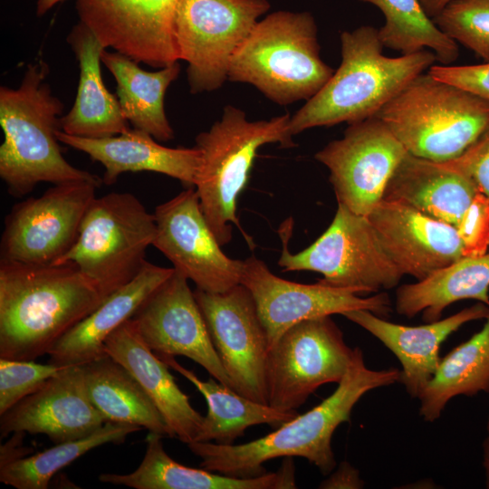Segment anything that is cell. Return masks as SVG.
<instances>
[{
    "label": "cell",
    "mask_w": 489,
    "mask_h": 489,
    "mask_svg": "<svg viewBox=\"0 0 489 489\" xmlns=\"http://www.w3.org/2000/svg\"><path fill=\"white\" fill-rule=\"evenodd\" d=\"M106 297L72 263L0 260V358L34 360Z\"/></svg>",
    "instance_id": "6da1fadb"
},
{
    "label": "cell",
    "mask_w": 489,
    "mask_h": 489,
    "mask_svg": "<svg viewBox=\"0 0 489 489\" xmlns=\"http://www.w3.org/2000/svg\"><path fill=\"white\" fill-rule=\"evenodd\" d=\"M395 368L374 370L366 367L362 350L354 349L352 362L335 391L319 405L281 425L258 439L222 445L195 441L187 444L201 458L199 467L235 477H254L266 473L263 464L278 457H303L323 475L337 463L331 447L336 428L350 421L357 402L369 391L400 382Z\"/></svg>",
    "instance_id": "7a4b0ae2"
},
{
    "label": "cell",
    "mask_w": 489,
    "mask_h": 489,
    "mask_svg": "<svg viewBox=\"0 0 489 489\" xmlns=\"http://www.w3.org/2000/svg\"><path fill=\"white\" fill-rule=\"evenodd\" d=\"M341 62L328 82L291 117L293 136L315 127L375 117L416 77L435 64L428 50L388 57L379 30L362 25L340 34Z\"/></svg>",
    "instance_id": "3957f363"
},
{
    "label": "cell",
    "mask_w": 489,
    "mask_h": 489,
    "mask_svg": "<svg viewBox=\"0 0 489 489\" xmlns=\"http://www.w3.org/2000/svg\"><path fill=\"white\" fill-rule=\"evenodd\" d=\"M48 72L45 62L31 63L18 88H0V177L14 197L26 196L43 182L102 183L96 175L73 167L62 153L56 132L63 103L53 95Z\"/></svg>",
    "instance_id": "277c9868"
},
{
    "label": "cell",
    "mask_w": 489,
    "mask_h": 489,
    "mask_svg": "<svg viewBox=\"0 0 489 489\" xmlns=\"http://www.w3.org/2000/svg\"><path fill=\"white\" fill-rule=\"evenodd\" d=\"M320 50L310 13L277 11L257 22L235 53L227 80L251 84L282 106L308 101L335 72Z\"/></svg>",
    "instance_id": "5b68a950"
},
{
    "label": "cell",
    "mask_w": 489,
    "mask_h": 489,
    "mask_svg": "<svg viewBox=\"0 0 489 489\" xmlns=\"http://www.w3.org/2000/svg\"><path fill=\"white\" fill-rule=\"evenodd\" d=\"M290 120V114H283L268 120L249 121L244 111L227 105L222 118L197 136L201 163L195 188L206 222L222 246L231 241L235 225L254 248L252 237L243 231L237 217L238 197L260 147L269 143L294 146Z\"/></svg>",
    "instance_id": "8992f818"
},
{
    "label": "cell",
    "mask_w": 489,
    "mask_h": 489,
    "mask_svg": "<svg viewBox=\"0 0 489 489\" xmlns=\"http://www.w3.org/2000/svg\"><path fill=\"white\" fill-rule=\"evenodd\" d=\"M406 150L435 162L459 157L489 125V100L421 73L377 115Z\"/></svg>",
    "instance_id": "52a82bcc"
},
{
    "label": "cell",
    "mask_w": 489,
    "mask_h": 489,
    "mask_svg": "<svg viewBox=\"0 0 489 489\" xmlns=\"http://www.w3.org/2000/svg\"><path fill=\"white\" fill-rule=\"evenodd\" d=\"M155 233L154 214L136 196L110 192L93 199L75 243L54 264H73L107 298L139 273Z\"/></svg>",
    "instance_id": "ba28073f"
},
{
    "label": "cell",
    "mask_w": 489,
    "mask_h": 489,
    "mask_svg": "<svg viewBox=\"0 0 489 489\" xmlns=\"http://www.w3.org/2000/svg\"><path fill=\"white\" fill-rule=\"evenodd\" d=\"M283 249L278 265L284 272L320 273V283L361 292L396 287L404 275L381 244L367 216L338 203L329 227L310 246L292 254L288 248L292 221L279 229Z\"/></svg>",
    "instance_id": "9c48e42d"
},
{
    "label": "cell",
    "mask_w": 489,
    "mask_h": 489,
    "mask_svg": "<svg viewBox=\"0 0 489 489\" xmlns=\"http://www.w3.org/2000/svg\"><path fill=\"white\" fill-rule=\"evenodd\" d=\"M269 8L267 0L179 1L175 41L178 60L188 64L191 93L224 84L232 57Z\"/></svg>",
    "instance_id": "30bf717a"
},
{
    "label": "cell",
    "mask_w": 489,
    "mask_h": 489,
    "mask_svg": "<svg viewBox=\"0 0 489 489\" xmlns=\"http://www.w3.org/2000/svg\"><path fill=\"white\" fill-rule=\"evenodd\" d=\"M354 355L331 316L298 322L268 350L265 384L268 405L296 411L321 386L339 383Z\"/></svg>",
    "instance_id": "8fae6325"
},
{
    "label": "cell",
    "mask_w": 489,
    "mask_h": 489,
    "mask_svg": "<svg viewBox=\"0 0 489 489\" xmlns=\"http://www.w3.org/2000/svg\"><path fill=\"white\" fill-rule=\"evenodd\" d=\"M98 187L89 181L55 184L38 197L16 203L5 219L1 260L56 263L75 243Z\"/></svg>",
    "instance_id": "7c38bea8"
},
{
    "label": "cell",
    "mask_w": 489,
    "mask_h": 489,
    "mask_svg": "<svg viewBox=\"0 0 489 489\" xmlns=\"http://www.w3.org/2000/svg\"><path fill=\"white\" fill-rule=\"evenodd\" d=\"M408 153L375 116L349 124L343 137L315 154L330 171L339 204L367 216L383 198L387 184Z\"/></svg>",
    "instance_id": "4fadbf2b"
},
{
    "label": "cell",
    "mask_w": 489,
    "mask_h": 489,
    "mask_svg": "<svg viewBox=\"0 0 489 489\" xmlns=\"http://www.w3.org/2000/svg\"><path fill=\"white\" fill-rule=\"evenodd\" d=\"M194 294L234 390L268 405V339L248 289L240 283L224 292L196 289Z\"/></svg>",
    "instance_id": "5bb4252c"
},
{
    "label": "cell",
    "mask_w": 489,
    "mask_h": 489,
    "mask_svg": "<svg viewBox=\"0 0 489 489\" xmlns=\"http://www.w3.org/2000/svg\"><path fill=\"white\" fill-rule=\"evenodd\" d=\"M152 245L197 289L224 292L240 284L244 260L228 257L211 230L195 187H187L154 211Z\"/></svg>",
    "instance_id": "9a60e30c"
},
{
    "label": "cell",
    "mask_w": 489,
    "mask_h": 489,
    "mask_svg": "<svg viewBox=\"0 0 489 489\" xmlns=\"http://www.w3.org/2000/svg\"><path fill=\"white\" fill-rule=\"evenodd\" d=\"M240 283L254 298L269 349L285 331L302 321L360 309L379 317H386L391 312L386 292L360 297L353 289L320 282L313 284L292 282L273 274L264 261L254 255L244 260Z\"/></svg>",
    "instance_id": "2e32d148"
},
{
    "label": "cell",
    "mask_w": 489,
    "mask_h": 489,
    "mask_svg": "<svg viewBox=\"0 0 489 489\" xmlns=\"http://www.w3.org/2000/svg\"><path fill=\"white\" fill-rule=\"evenodd\" d=\"M180 0H77L80 22L104 49L160 69L179 62L175 16Z\"/></svg>",
    "instance_id": "e0dca14e"
},
{
    "label": "cell",
    "mask_w": 489,
    "mask_h": 489,
    "mask_svg": "<svg viewBox=\"0 0 489 489\" xmlns=\"http://www.w3.org/2000/svg\"><path fill=\"white\" fill-rule=\"evenodd\" d=\"M131 319L145 343L157 356L187 357L234 390L188 279L181 273L175 270Z\"/></svg>",
    "instance_id": "ac0fdd59"
},
{
    "label": "cell",
    "mask_w": 489,
    "mask_h": 489,
    "mask_svg": "<svg viewBox=\"0 0 489 489\" xmlns=\"http://www.w3.org/2000/svg\"><path fill=\"white\" fill-rule=\"evenodd\" d=\"M89 398L82 365L69 366L1 416L0 434H42L59 444L87 436L105 423Z\"/></svg>",
    "instance_id": "d6986e66"
},
{
    "label": "cell",
    "mask_w": 489,
    "mask_h": 489,
    "mask_svg": "<svg viewBox=\"0 0 489 489\" xmlns=\"http://www.w3.org/2000/svg\"><path fill=\"white\" fill-rule=\"evenodd\" d=\"M367 217L402 273L417 281L464 257L454 225L411 206L382 198Z\"/></svg>",
    "instance_id": "ffe728a7"
},
{
    "label": "cell",
    "mask_w": 489,
    "mask_h": 489,
    "mask_svg": "<svg viewBox=\"0 0 489 489\" xmlns=\"http://www.w3.org/2000/svg\"><path fill=\"white\" fill-rule=\"evenodd\" d=\"M341 315L379 340L399 360L400 382L413 398H418L436 373L445 340L464 324L489 316V306L478 302L445 319L424 325L407 326L388 321L368 310Z\"/></svg>",
    "instance_id": "44dd1931"
},
{
    "label": "cell",
    "mask_w": 489,
    "mask_h": 489,
    "mask_svg": "<svg viewBox=\"0 0 489 489\" xmlns=\"http://www.w3.org/2000/svg\"><path fill=\"white\" fill-rule=\"evenodd\" d=\"M56 135L61 143L100 162L104 168L102 183L107 186L114 184L123 173L149 171L171 177L187 187H195L201 163V150L197 147H165L137 129L100 139L72 136L61 129Z\"/></svg>",
    "instance_id": "7402d4cb"
},
{
    "label": "cell",
    "mask_w": 489,
    "mask_h": 489,
    "mask_svg": "<svg viewBox=\"0 0 489 489\" xmlns=\"http://www.w3.org/2000/svg\"><path fill=\"white\" fill-rule=\"evenodd\" d=\"M104 352L121 364L152 399L175 437L185 444L197 440L204 417L177 385L169 367L145 343L132 319L106 340Z\"/></svg>",
    "instance_id": "603a6c76"
},
{
    "label": "cell",
    "mask_w": 489,
    "mask_h": 489,
    "mask_svg": "<svg viewBox=\"0 0 489 489\" xmlns=\"http://www.w3.org/2000/svg\"><path fill=\"white\" fill-rule=\"evenodd\" d=\"M174 271L173 267H162L147 261L132 281L109 295L55 343L48 353L49 362L68 367L107 357L104 352L107 338L131 319Z\"/></svg>",
    "instance_id": "cb8c5ba5"
},
{
    "label": "cell",
    "mask_w": 489,
    "mask_h": 489,
    "mask_svg": "<svg viewBox=\"0 0 489 489\" xmlns=\"http://www.w3.org/2000/svg\"><path fill=\"white\" fill-rule=\"evenodd\" d=\"M162 436L149 432L139 467L126 475L101 474L102 483L134 489H290L296 488L292 457H285L276 472L254 477H235L204 468L186 466L165 451Z\"/></svg>",
    "instance_id": "d4e9b609"
},
{
    "label": "cell",
    "mask_w": 489,
    "mask_h": 489,
    "mask_svg": "<svg viewBox=\"0 0 489 489\" xmlns=\"http://www.w3.org/2000/svg\"><path fill=\"white\" fill-rule=\"evenodd\" d=\"M80 67L76 98L70 111L61 118V130L82 138L100 139L129 130L118 98L102 81L101 53L105 50L93 33L82 23L67 36Z\"/></svg>",
    "instance_id": "484cf974"
},
{
    "label": "cell",
    "mask_w": 489,
    "mask_h": 489,
    "mask_svg": "<svg viewBox=\"0 0 489 489\" xmlns=\"http://www.w3.org/2000/svg\"><path fill=\"white\" fill-rule=\"evenodd\" d=\"M479 191L470 177L408 152L389 178L383 199L455 226Z\"/></svg>",
    "instance_id": "4316f807"
},
{
    "label": "cell",
    "mask_w": 489,
    "mask_h": 489,
    "mask_svg": "<svg viewBox=\"0 0 489 489\" xmlns=\"http://www.w3.org/2000/svg\"><path fill=\"white\" fill-rule=\"evenodd\" d=\"M101 62L117 82L116 94L125 119L133 129L145 131L158 141H168L174 131L165 111V94L178 77V62L155 72L117 52L103 50Z\"/></svg>",
    "instance_id": "83f0119b"
},
{
    "label": "cell",
    "mask_w": 489,
    "mask_h": 489,
    "mask_svg": "<svg viewBox=\"0 0 489 489\" xmlns=\"http://www.w3.org/2000/svg\"><path fill=\"white\" fill-rule=\"evenodd\" d=\"M489 252L464 256L417 283L399 286L396 311L412 318L422 312L426 322L441 318L452 303L474 299L489 306Z\"/></svg>",
    "instance_id": "f1b7e54d"
},
{
    "label": "cell",
    "mask_w": 489,
    "mask_h": 489,
    "mask_svg": "<svg viewBox=\"0 0 489 489\" xmlns=\"http://www.w3.org/2000/svg\"><path fill=\"white\" fill-rule=\"evenodd\" d=\"M158 357L189 380L206 401L207 414L204 417L196 441L231 445L252 426L268 424L280 427L299 415L296 411L283 412L245 398L214 378L203 381L192 370L179 364L173 356Z\"/></svg>",
    "instance_id": "f546056e"
},
{
    "label": "cell",
    "mask_w": 489,
    "mask_h": 489,
    "mask_svg": "<svg viewBox=\"0 0 489 489\" xmlns=\"http://www.w3.org/2000/svg\"><path fill=\"white\" fill-rule=\"evenodd\" d=\"M82 367L89 398L107 422L136 425L175 437L152 399L121 364L107 356Z\"/></svg>",
    "instance_id": "4dcf8cb0"
},
{
    "label": "cell",
    "mask_w": 489,
    "mask_h": 489,
    "mask_svg": "<svg viewBox=\"0 0 489 489\" xmlns=\"http://www.w3.org/2000/svg\"><path fill=\"white\" fill-rule=\"evenodd\" d=\"M489 393V316L483 328L441 359L419 396V415L434 422L454 397Z\"/></svg>",
    "instance_id": "1f68e13d"
},
{
    "label": "cell",
    "mask_w": 489,
    "mask_h": 489,
    "mask_svg": "<svg viewBox=\"0 0 489 489\" xmlns=\"http://www.w3.org/2000/svg\"><path fill=\"white\" fill-rule=\"evenodd\" d=\"M140 429L136 425L108 421L87 436L0 464V481L16 489H46L57 472L90 450L105 444L123 443L129 435Z\"/></svg>",
    "instance_id": "d6a6232c"
},
{
    "label": "cell",
    "mask_w": 489,
    "mask_h": 489,
    "mask_svg": "<svg viewBox=\"0 0 489 489\" xmlns=\"http://www.w3.org/2000/svg\"><path fill=\"white\" fill-rule=\"evenodd\" d=\"M377 6L385 17L379 36L384 47L414 53L430 49L444 65L459 55L458 44L427 16L418 0H360Z\"/></svg>",
    "instance_id": "836d02e7"
},
{
    "label": "cell",
    "mask_w": 489,
    "mask_h": 489,
    "mask_svg": "<svg viewBox=\"0 0 489 489\" xmlns=\"http://www.w3.org/2000/svg\"><path fill=\"white\" fill-rule=\"evenodd\" d=\"M433 21L457 44L489 62V0H452Z\"/></svg>",
    "instance_id": "e575fe53"
},
{
    "label": "cell",
    "mask_w": 489,
    "mask_h": 489,
    "mask_svg": "<svg viewBox=\"0 0 489 489\" xmlns=\"http://www.w3.org/2000/svg\"><path fill=\"white\" fill-rule=\"evenodd\" d=\"M69 367V366H68ZM64 366L0 358V416L38 390Z\"/></svg>",
    "instance_id": "d590c367"
},
{
    "label": "cell",
    "mask_w": 489,
    "mask_h": 489,
    "mask_svg": "<svg viewBox=\"0 0 489 489\" xmlns=\"http://www.w3.org/2000/svg\"><path fill=\"white\" fill-rule=\"evenodd\" d=\"M463 244L464 256L489 252V197L479 191L455 225Z\"/></svg>",
    "instance_id": "8d00e7d4"
},
{
    "label": "cell",
    "mask_w": 489,
    "mask_h": 489,
    "mask_svg": "<svg viewBox=\"0 0 489 489\" xmlns=\"http://www.w3.org/2000/svg\"><path fill=\"white\" fill-rule=\"evenodd\" d=\"M439 163L473 179L489 197V125L459 157Z\"/></svg>",
    "instance_id": "74e56055"
},
{
    "label": "cell",
    "mask_w": 489,
    "mask_h": 489,
    "mask_svg": "<svg viewBox=\"0 0 489 489\" xmlns=\"http://www.w3.org/2000/svg\"><path fill=\"white\" fill-rule=\"evenodd\" d=\"M427 72L439 81L489 100V62L456 66L434 64Z\"/></svg>",
    "instance_id": "f35d334b"
},
{
    "label": "cell",
    "mask_w": 489,
    "mask_h": 489,
    "mask_svg": "<svg viewBox=\"0 0 489 489\" xmlns=\"http://www.w3.org/2000/svg\"><path fill=\"white\" fill-rule=\"evenodd\" d=\"M364 482L360 476V472L350 463L342 462L338 469L323 480L319 488L323 489H358L362 488Z\"/></svg>",
    "instance_id": "ab89813d"
},
{
    "label": "cell",
    "mask_w": 489,
    "mask_h": 489,
    "mask_svg": "<svg viewBox=\"0 0 489 489\" xmlns=\"http://www.w3.org/2000/svg\"><path fill=\"white\" fill-rule=\"evenodd\" d=\"M24 435V432H14L11 439L1 446L0 464L29 455L33 452V448L23 446Z\"/></svg>",
    "instance_id": "60d3db41"
},
{
    "label": "cell",
    "mask_w": 489,
    "mask_h": 489,
    "mask_svg": "<svg viewBox=\"0 0 489 489\" xmlns=\"http://www.w3.org/2000/svg\"><path fill=\"white\" fill-rule=\"evenodd\" d=\"M428 17H436L452 0H418Z\"/></svg>",
    "instance_id": "b9f144b4"
},
{
    "label": "cell",
    "mask_w": 489,
    "mask_h": 489,
    "mask_svg": "<svg viewBox=\"0 0 489 489\" xmlns=\"http://www.w3.org/2000/svg\"><path fill=\"white\" fill-rule=\"evenodd\" d=\"M483 467L485 487L489 489V416L486 422V436L483 442Z\"/></svg>",
    "instance_id": "7bdbcfd3"
},
{
    "label": "cell",
    "mask_w": 489,
    "mask_h": 489,
    "mask_svg": "<svg viewBox=\"0 0 489 489\" xmlns=\"http://www.w3.org/2000/svg\"><path fill=\"white\" fill-rule=\"evenodd\" d=\"M63 0H38L37 1V15L41 16L47 13L53 5Z\"/></svg>",
    "instance_id": "ee69618b"
}]
</instances>
